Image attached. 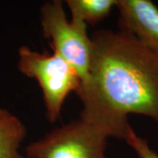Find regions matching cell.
<instances>
[{
  "label": "cell",
  "instance_id": "cell-1",
  "mask_svg": "<svg viewBox=\"0 0 158 158\" xmlns=\"http://www.w3.org/2000/svg\"><path fill=\"white\" fill-rule=\"evenodd\" d=\"M90 38L89 77L77 93L80 117L123 140L131 128L129 114L158 123L157 56L121 29L95 31Z\"/></svg>",
  "mask_w": 158,
  "mask_h": 158
},
{
  "label": "cell",
  "instance_id": "cell-2",
  "mask_svg": "<svg viewBox=\"0 0 158 158\" xmlns=\"http://www.w3.org/2000/svg\"><path fill=\"white\" fill-rule=\"evenodd\" d=\"M18 69L39 84L43 94L46 116L50 123L60 118L69 94L77 93L82 86L77 71L53 51L40 53L28 46H21L18 51Z\"/></svg>",
  "mask_w": 158,
  "mask_h": 158
},
{
  "label": "cell",
  "instance_id": "cell-3",
  "mask_svg": "<svg viewBox=\"0 0 158 158\" xmlns=\"http://www.w3.org/2000/svg\"><path fill=\"white\" fill-rule=\"evenodd\" d=\"M40 13L42 34L49 40L52 51L77 71L83 85L89 77L92 50L87 24L73 18L69 20L61 0L46 2Z\"/></svg>",
  "mask_w": 158,
  "mask_h": 158
},
{
  "label": "cell",
  "instance_id": "cell-4",
  "mask_svg": "<svg viewBox=\"0 0 158 158\" xmlns=\"http://www.w3.org/2000/svg\"><path fill=\"white\" fill-rule=\"evenodd\" d=\"M108 135L80 117L26 148L28 158H106Z\"/></svg>",
  "mask_w": 158,
  "mask_h": 158
},
{
  "label": "cell",
  "instance_id": "cell-5",
  "mask_svg": "<svg viewBox=\"0 0 158 158\" xmlns=\"http://www.w3.org/2000/svg\"><path fill=\"white\" fill-rule=\"evenodd\" d=\"M119 29L135 36L158 56V7L150 0H117Z\"/></svg>",
  "mask_w": 158,
  "mask_h": 158
},
{
  "label": "cell",
  "instance_id": "cell-6",
  "mask_svg": "<svg viewBox=\"0 0 158 158\" xmlns=\"http://www.w3.org/2000/svg\"><path fill=\"white\" fill-rule=\"evenodd\" d=\"M27 128L16 115L0 106V158H25L19 151Z\"/></svg>",
  "mask_w": 158,
  "mask_h": 158
},
{
  "label": "cell",
  "instance_id": "cell-7",
  "mask_svg": "<svg viewBox=\"0 0 158 158\" xmlns=\"http://www.w3.org/2000/svg\"><path fill=\"white\" fill-rule=\"evenodd\" d=\"M71 18L86 24L99 22L109 16L117 0H67Z\"/></svg>",
  "mask_w": 158,
  "mask_h": 158
},
{
  "label": "cell",
  "instance_id": "cell-8",
  "mask_svg": "<svg viewBox=\"0 0 158 158\" xmlns=\"http://www.w3.org/2000/svg\"><path fill=\"white\" fill-rule=\"evenodd\" d=\"M125 141L135 151L139 158H158L157 153L150 148L145 139L137 135L132 127L128 131Z\"/></svg>",
  "mask_w": 158,
  "mask_h": 158
}]
</instances>
